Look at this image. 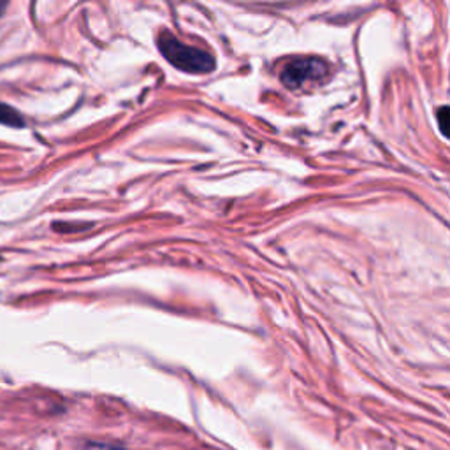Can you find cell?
<instances>
[{
	"mask_svg": "<svg viewBox=\"0 0 450 450\" xmlns=\"http://www.w3.org/2000/svg\"><path fill=\"white\" fill-rule=\"evenodd\" d=\"M158 48L162 55L169 60L175 67L185 70V73H210L215 67V60L210 53L203 51L199 48H192L178 39L173 34H162L158 37Z\"/></svg>",
	"mask_w": 450,
	"mask_h": 450,
	"instance_id": "cell-1",
	"label": "cell"
},
{
	"mask_svg": "<svg viewBox=\"0 0 450 450\" xmlns=\"http://www.w3.org/2000/svg\"><path fill=\"white\" fill-rule=\"evenodd\" d=\"M329 73L327 63L318 58H296L283 67L282 81L289 88H301L308 83H317Z\"/></svg>",
	"mask_w": 450,
	"mask_h": 450,
	"instance_id": "cell-2",
	"label": "cell"
},
{
	"mask_svg": "<svg viewBox=\"0 0 450 450\" xmlns=\"http://www.w3.org/2000/svg\"><path fill=\"white\" fill-rule=\"evenodd\" d=\"M0 123L4 125H9V127H23L25 125V120L20 113L16 111L14 108L11 106L4 104L0 102Z\"/></svg>",
	"mask_w": 450,
	"mask_h": 450,
	"instance_id": "cell-3",
	"label": "cell"
},
{
	"mask_svg": "<svg viewBox=\"0 0 450 450\" xmlns=\"http://www.w3.org/2000/svg\"><path fill=\"white\" fill-rule=\"evenodd\" d=\"M77 450H125L120 445L115 444H106V442H85L80 445Z\"/></svg>",
	"mask_w": 450,
	"mask_h": 450,
	"instance_id": "cell-4",
	"label": "cell"
},
{
	"mask_svg": "<svg viewBox=\"0 0 450 450\" xmlns=\"http://www.w3.org/2000/svg\"><path fill=\"white\" fill-rule=\"evenodd\" d=\"M449 108H442L440 111H438V120H440V129H442V132L445 134V136H447V127H449Z\"/></svg>",
	"mask_w": 450,
	"mask_h": 450,
	"instance_id": "cell-5",
	"label": "cell"
}]
</instances>
